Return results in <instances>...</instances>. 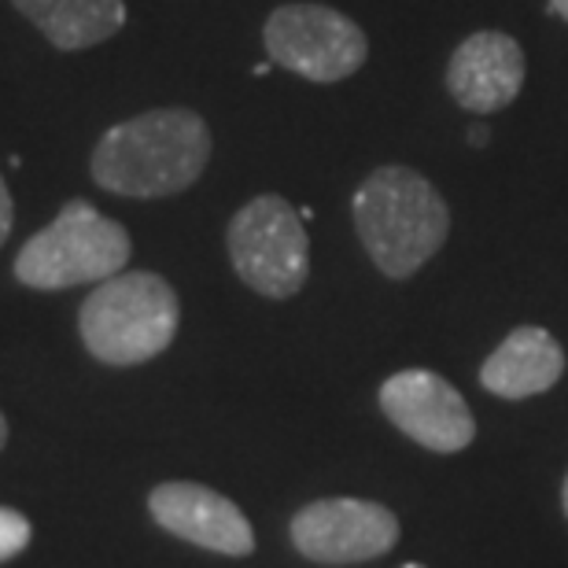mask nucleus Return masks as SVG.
I'll list each match as a JSON object with an SVG mask.
<instances>
[{"label": "nucleus", "instance_id": "nucleus-1", "mask_svg": "<svg viewBox=\"0 0 568 568\" xmlns=\"http://www.w3.org/2000/svg\"><path fill=\"white\" fill-rule=\"evenodd\" d=\"M207 119L192 108H155L104 130L89 174L111 196L166 200L192 189L211 163Z\"/></svg>", "mask_w": 568, "mask_h": 568}, {"label": "nucleus", "instance_id": "nucleus-2", "mask_svg": "<svg viewBox=\"0 0 568 568\" xmlns=\"http://www.w3.org/2000/svg\"><path fill=\"white\" fill-rule=\"evenodd\" d=\"M351 214L373 266L392 281L414 277L450 236L447 200L414 166L373 170L351 200Z\"/></svg>", "mask_w": 568, "mask_h": 568}, {"label": "nucleus", "instance_id": "nucleus-3", "mask_svg": "<svg viewBox=\"0 0 568 568\" xmlns=\"http://www.w3.org/2000/svg\"><path fill=\"white\" fill-rule=\"evenodd\" d=\"M181 303L174 284L148 270H122L100 281L78 311L85 351L104 366L130 369L159 358L174 344Z\"/></svg>", "mask_w": 568, "mask_h": 568}, {"label": "nucleus", "instance_id": "nucleus-4", "mask_svg": "<svg viewBox=\"0 0 568 568\" xmlns=\"http://www.w3.org/2000/svg\"><path fill=\"white\" fill-rule=\"evenodd\" d=\"M130 255L133 241L126 225L100 214L89 200H71L19 247L11 274L33 292H63L119 277Z\"/></svg>", "mask_w": 568, "mask_h": 568}, {"label": "nucleus", "instance_id": "nucleus-5", "mask_svg": "<svg viewBox=\"0 0 568 568\" xmlns=\"http://www.w3.org/2000/svg\"><path fill=\"white\" fill-rule=\"evenodd\" d=\"M230 263L247 288L266 300H292L311 277V236L303 214L284 196H255L225 230Z\"/></svg>", "mask_w": 568, "mask_h": 568}, {"label": "nucleus", "instance_id": "nucleus-6", "mask_svg": "<svg viewBox=\"0 0 568 568\" xmlns=\"http://www.w3.org/2000/svg\"><path fill=\"white\" fill-rule=\"evenodd\" d=\"M263 44L274 67L306 78L314 85L344 82L369 60L366 30L328 4H281L270 11Z\"/></svg>", "mask_w": 568, "mask_h": 568}, {"label": "nucleus", "instance_id": "nucleus-7", "mask_svg": "<svg viewBox=\"0 0 568 568\" xmlns=\"http://www.w3.org/2000/svg\"><path fill=\"white\" fill-rule=\"evenodd\" d=\"M292 547L317 565H358L399 542V517L369 498H317L292 517Z\"/></svg>", "mask_w": 568, "mask_h": 568}, {"label": "nucleus", "instance_id": "nucleus-8", "mask_svg": "<svg viewBox=\"0 0 568 568\" xmlns=\"http://www.w3.org/2000/svg\"><path fill=\"white\" fill-rule=\"evenodd\" d=\"M384 417L425 450L458 454L476 439V417L450 381L432 369H403L381 384Z\"/></svg>", "mask_w": 568, "mask_h": 568}, {"label": "nucleus", "instance_id": "nucleus-9", "mask_svg": "<svg viewBox=\"0 0 568 568\" xmlns=\"http://www.w3.org/2000/svg\"><path fill=\"white\" fill-rule=\"evenodd\" d=\"M148 509L159 528L192 547L225 554V558H247L255 550V531L244 509L207 484L166 480L148 495Z\"/></svg>", "mask_w": 568, "mask_h": 568}, {"label": "nucleus", "instance_id": "nucleus-10", "mask_svg": "<svg viewBox=\"0 0 568 568\" xmlns=\"http://www.w3.org/2000/svg\"><path fill=\"white\" fill-rule=\"evenodd\" d=\"M525 74L528 63L517 38L503 30H476L450 52L447 89L469 115H495L520 97Z\"/></svg>", "mask_w": 568, "mask_h": 568}, {"label": "nucleus", "instance_id": "nucleus-11", "mask_svg": "<svg viewBox=\"0 0 568 568\" xmlns=\"http://www.w3.org/2000/svg\"><path fill=\"white\" fill-rule=\"evenodd\" d=\"M565 377V347L547 328H514L480 366V384L498 399H531Z\"/></svg>", "mask_w": 568, "mask_h": 568}, {"label": "nucleus", "instance_id": "nucleus-12", "mask_svg": "<svg viewBox=\"0 0 568 568\" xmlns=\"http://www.w3.org/2000/svg\"><path fill=\"white\" fill-rule=\"evenodd\" d=\"M60 52H82L126 27V0H11Z\"/></svg>", "mask_w": 568, "mask_h": 568}, {"label": "nucleus", "instance_id": "nucleus-13", "mask_svg": "<svg viewBox=\"0 0 568 568\" xmlns=\"http://www.w3.org/2000/svg\"><path fill=\"white\" fill-rule=\"evenodd\" d=\"M30 536H33L30 520L22 517L19 509L0 506V561L19 558V554L30 547Z\"/></svg>", "mask_w": 568, "mask_h": 568}, {"label": "nucleus", "instance_id": "nucleus-14", "mask_svg": "<svg viewBox=\"0 0 568 568\" xmlns=\"http://www.w3.org/2000/svg\"><path fill=\"white\" fill-rule=\"evenodd\" d=\"M11 225H16V203H11V192L4 185V178H0V247L11 236Z\"/></svg>", "mask_w": 568, "mask_h": 568}, {"label": "nucleus", "instance_id": "nucleus-15", "mask_svg": "<svg viewBox=\"0 0 568 568\" xmlns=\"http://www.w3.org/2000/svg\"><path fill=\"white\" fill-rule=\"evenodd\" d=\"M469 144H473V148L487 144V126H480V122H476V126L469 130Z\"/></svg>", "mask_w": 568, "mask_h": 568}, {"label": "nucleus", "instance_id": "nucleus-16", "mask_svg": "<svg viewBox=\"0 0 568 568\" xmlns=\"http://www.w3.org/2000/svg\"><path fill=\"white\" fill-rule=\"evenodd\" d=\"M550 11L558 16L561 22H568V0H550Z\"/></svg>", "mask_w": 568, "mask_h": 568}, {"label": "nucleus", "instance_id": "nucleus-17", "mask_svg": "<svg viewBox=\"0 0 568 568\" xmlns=\"http://www.w3.org/2000/svg\"><path fill=\"white\" fill-rule=\"evenodd\" d=\"M4 443H8V417L0 414V450H4Z\"/></svg>", "mask_w": 568, "mask_h": 568}, {"label": "nucleus", "instance_id": "nucleus-18", "mask_svg": "<svg viewBox=\"0 0 568 568\" xmlns=\"http://www.w3.org/2000/svg\"><path fill=\"white\" fill-rule=\"evenodd\" d=\"M561 509H565V517H568V476H565V484H561Z\"/></svg>", "mask_w": 568, "mask_h": 568}, {"label": "nucleus", "instance_id": "nucleus-19", "mask_svg": "<svg viewBox=\"0 0 568 568\" xmlns=\"http://www.w3.org/2000/svg\"><path fill=\"white\" fill-rule=\"evenodd\" d=\"M270 67H274V63H270V60H266V63H258L252 74H255V78H263V74H270Z\"/></svg>", "mask_w": 568, "mask_h": 568}, {"label": "nucleus", "instance_id": "nucleus-20", "mask_svg": "<svg viewBox=\"0 0 568 568\" xmlns=\"http://www.w3.org/2000/svg\"><path fill=\"white\" fill-rule=\"evenodd\" d=\"M403 568H425V565H417V561H410V565H403Z\"/></svg>", "mask_w": 568, "mask_h": 568}]
</instances>
